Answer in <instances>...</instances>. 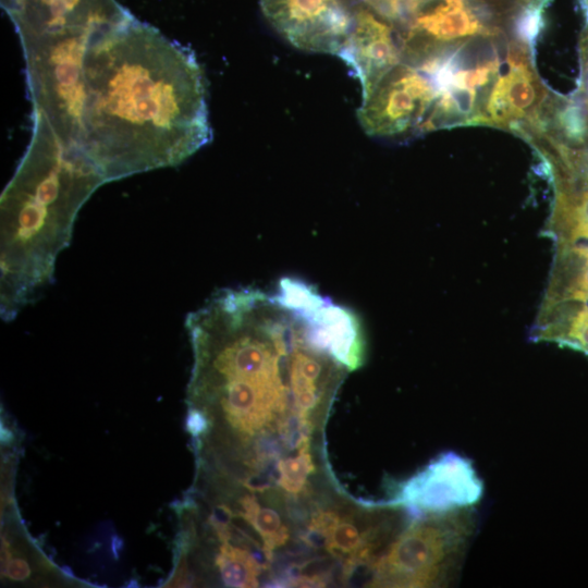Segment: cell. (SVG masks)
I'll return each mask as SVG.
<instances>
[{
    "instance_id": "1",
    "label": "cell",
    "mask_w": 588,
    "mask_h": 588,
    "mask_svg": "<svg viewBox=\"0 0 588 588\" xmlns=\"http://www.w3.org/2000/svg\"><path fill=\"white\" fill-rule=\"evenodd\" d=\"M83 78L78 145L106 182L177 166L212 138L194 51L135 16L89 45Z\"/></svg>"
},
{
    "instance_id": "2",
    "label": "cell",
    "mask_w": 588,
    "mask_h": 588,
    "mask_svg": "<svg viewBox=\"0 0 588 588\" xmlns=\"http://www.w3.org/2000/svg\"><path fill=\"white\" fill-rule=\"evenodd\" d=\"M32 122L29 144L1 195L0 311L7 321L49 284L79 209L107 183L39 111Z\"/></svg>"
},
{
    "instance_id": "3",
    "label": "cell",
    "mask_w": 588,
    "mask_h": 588,
    "mask_svg": "<svg viewBox=\"0 0 588 588\" xmlns=\"http://www.w3.org/2000/svg\"><path fill=\"white\" fill-rule=\"evenodd\" d=\"M475 526L476 517L470 507L412 517L373 565L369 586H446Z\"/></svg>"
},
{
    "instance_id": "4",
    "label": "cell",
    "mask_w": 588,
    "mask_h": 588,
    "mask_svg": "<svg viewBox=\"0 0 588 588\" xmlns=\"http://www.w3.org/2000/svg\"><path fill=\"white\" fill-rule=\"evenodd\" d=\"M528 4L523 0H422L397 25L403 61L416 63L453 44L515 32Z\"/></svg>"
},
{
    "instance_id": "5",
    "label": "cell",
    "mask_w": 588,
    "mask_h": 588,
    "mask_svg": "<svg viewBox=\"0 0 588 588\" xmlns=\"http://www.w3.org/2000/svg\"><path fill=\"white\" fill-rule=\"evenodd\" d=\"M21 46L85 40L93 42L134 15L117 0H1Z\"/></svg>"
},
{
    "instance_id": "6",
    "label": "cell",
    "mask_w": 588,
    "mask_h": 588,
    "mask_svg": "<svg viewBox=\"0 0 588 588\" xmlns=\"http://www.w3.org/2000/svg\"><path fill=\"white\" fill-rule=\"evenodd\" d=\"M550 102L549 93L531 63L529 44L518 33L512 34L478 124L517 132L538 124Z\"/></svg>"
},
{
    "instance_id": "7",
    "label": "cell",
    "mask_w": 588,
    "mask_h": 588,
    "mask_svg": "<svg viewBox=\"0 0 588 588\" xmlns=\"http://www.w3.org/2000/svg\"><path fill=\"white\" fill-rule=\"evenodd\" d=\"M434 101L436 88L430 76L402 61L362 99L357 118L364 131L372 136L425 132Z\"/></svg>"
},
{
    "instance_id": "8",
    "label": "cell",
    "mask_w": 588,
    "mask_h": 588,
    "mask_svg": "<svg viewBox=\"0 0 588 588\" xmlns=\"http://www.w3.org/2000/svg\"><path fill=\"white\" fill-rule=\"evenodd\" d=\"M482 492L483 483L473 463L450 451L399 482L385 503L403 507L412 517H417L471 507Z\"/></svg>"
},
{
    "instance_id": "9",
    "label": "cell",
    "mask_w": 588,
    "mask_h": 588,
    "mask_svg": "<svg viewBox=\"0 0 588 588\" xmlns=\"http://www.w3.org/2000/svg\"><path fill=\"white\" fill-rule=\"evenodd\" d=\"M273 28L298 49L338 56L350 32L345 0H259Z\"/></svg>"
},
{
    "instance_id": "10",
    "label": "cell",
    "mask_w": 588,
    "mask_h": 588,
    "mask_svg": "<svg viewBox=\"0 0 588 588\" xmlns=\"http://www.w3.org/2000/svg\"><path fill=\"white\" fill-rule=\"evenodd\" d=\"M338 57L358 79L363 99L403 61L399 26L359 1L353 5L352 26Z\"/></svg>"
},
{
    "instance_id": "11",
    "label": "cell",
    "mask_w": 588,
    "mask_h": 588,
    "mask_svg": "<svg viewBox=\"0 0 588 588\" xmlns=\"http://www.w3.org/2000/svg\"><path fill=\"white\" fill-rule=\"evenodd\" d=\"M536 342H553L588 356V307L573 303H542L530 334Z\"/></svg>"
},
{
    "instance_id": "12",
    "label": "cell",
    "mask_w": 588,
    "mask_h": 588,
    "mask_svg": "<svg viewBox=\"0 0 588 588\" xmlns=\"http://www.w3.org/2000/svg\"><path fill=\"white\" fill-rule=\"evenodd\" d=\"M371 9L393 21L402 24L420 4L422 0H359Z\"/></svg>"
},
{
    "instance_id": "13",
    "label": "cell",
    "mask_w": 588,
    "mask_h": 588,
    "mask_svg": "<svg viewBox=\"0 0 588 588\" xmlns=\"http://www.w3.org/2000/svg\"><path fill=\"white\" fill-rule=\"evenodd\" d=\"M584 54L586 59L585 64V82H584V101H585V108L587 112V121H588V33L586 34L585 42H584ZM588 127V126H587Z\"/></svg>"
},
{
    "instance_id": "14",
    "label": "cell",
    "mask_w": 588,
    "mask_h": 588,
    "mask_svg": "<svg viewBox=\"0 0 588 588\" xmlns=\"http://www.w3.org/2000/svg\"><path fill=\"white\" fill-rule=\"evenodd\" d=\"M219 525L225 526V525H223L221 522L219 523ZM226 528H228V527H226ZM229 537H230V535H229ZM230 539H231V537H230ZM231 540H232V539H231ZM232 541H233V540H232ZM233 542H234V541H233ZM234 543H235V542H234Z\"/></svg>"
}]
</instances>
